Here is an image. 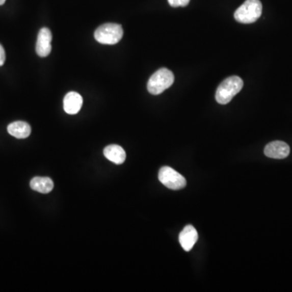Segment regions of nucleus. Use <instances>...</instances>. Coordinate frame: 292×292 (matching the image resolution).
<instances>
[{
  "label": "nucleus",
  "mask_w": 292,
  "mask_h": 292,
  "mask_svg": "<svg viewBox=\"0 0 292 292\" xmlns=\"http://www.w3.org/2000/svg\"><path fill=\"white\" fill-rule=\"evenodd\" d=\"M104 155L109 161L120 165L125 162L126 153L124 149L118 145H108L104 149Z\"/></svg>",
  "instance_id": "10"
},
{
  "label": "nucleus",
  "mask_w": 292,
  "mask_h": 292,
  "mask_svg": "<svg viewBox=\"0 0 292 292\" xmlns=\"http://www.w3.org/2000/svg\"><path fill=\"white\" fill-rule=\"evenodd\" d=\"M5 60H6V54H5V50H4L2 45L0 44V67L4 65V63H5Z\"/></svg>",
  "instance_id": "14"
},
{
  "label": "nucleus",
  "mask_w": 292,
  "mask_h": 292,
  "mask_svg": "<svg viewBox=\"0 0 292 292\" xmlns=\"http://www.w3.org/2000/svg\"><path fill=\"white\" fill-rule=\"evenodd\" d=\"M5 2H6V0H0V6L5 4Z\"/></svg>",
  "instance_id": "15"
},
{
  "label": "nucleus",
  "mask_w": 292,
  "mask_h": 292,
  "mask_svg": "<svg viewBox=\"0 0 292 292\" xmlns=\"http://www.w3.org/2000/svg\"><path fill=\"white\" fill-rule=\"evenodd\" d=\"M52 34L48 28H42L38 33L36 52L40 57H46L51 52Z\"/></svg>",
  "instance_id": "6"
},
{
  "label": "nucleus",
  "mask_w": 292,
  "mask_h": 292,
  "mask_svg": "<svg viewBox=\"0 0 292 292\" xmlns=\"http://www.w3.org/2000/svg\"><path fill=\"white\" fill-rule=\"evenodd\" d=\"M190 0H168L170 5L173 8L178 7H186L189 5Z\"/></svg>",
  "instance_id": "13"
},
{
  "label": "nucleus",
  "mask_w": 292,
  "mask_h": 292,
  "mask_svg": "<svg viewBox=\"0 0 292 292\" xmlns=\"http://www.w3.org/2000/svg\"><path fill=\"white\" fill-rule=\"evenodd\" d=\"M158 179L164 186L171 190H179L187 184L184 177L170 167H162L158 172Z\"/></svg>",
  "instance_id": "5"
},
{
  "label": "nucleus",
  "mask_w": 292,
  "mask_h": 292,
  "mask_svg": "<svg viewBox=\"0 0 292 292\" xmlns=\"http://www.w3.org/2000/svg\"><path fill=\"white\" fill-rule=\"evenodd\" d=\"M244 82L238 76H232L225 79L217 90L216 101L222 105L229 103L233 97L242 90Z\"/></svg>",
  "instance_id": "1"
},
{
  "label": "nucleus",
  "mask_w": 292,
  "mask_h": 292,
  "mask_svg": "<svg viewBox=\"0 0 292 292\" xmlns=\"http://www.w3.org/2000/svg\"><path fill=\"white\" fill-rule=\"evenodd\" d=\"M198 240V233L192 225H188L179 234V241L183 250L189 252Z\"/></svg>",
  "instance_id": "8"
},
{
  "label": "nucleus",
  "mask_w": 292,
  "mask_h": 292,
  "mask_svg": "<svg viewBox=\"0 0 292 292\" xmlns=\"http://www.w3.org/2000/svg\"><path fill=\"white\" fill-rule=\"evenodd\" d=\"M264 155L271 158H286L290 153V147L283 141H272L264 147Z\"/></svg>",
  "instance_id": "7"
},
{
  "label": "nucleus",
  "mask_w": 292,
  "mask_h": 292,
  "mask_svg": "<svg viewBox=\"0 0 292 292\" xmlns=\"http://www.w3.org/2000/svg\"><path fill=\"white\" fill-rule=\"evenodd\" d=\"M262 4L260 0H246L234 12V19L242 24H252L260 18Z\"/></svg>",
  "instance_id": "2"
},
{
  "label": "nucleus",
  "mask_w": 292,
  "mask_h": 292,
  "mask_svg": "<svg viewBox=\"0 0 292 292\" xmlns=\"http://www.w3.org/2000/svg\"><path fill=\"white\" fill-rule=\"evenodd\" d=\"M83 98L76 92H69L64 98V109L68 115H76L82 109Z\"/></svg>",
  "instance_id": "9"
},
{
  "label": "nucleus",
  "mask_w": 292,
  "mask_h": 292,
  "mask_svg": "<svg viewBox=\"0 0 292 292\" xmlns=\"http://www.w3.org/2000/svg\"><path fill=\"white\" fill-rule=\"evenodd\" d=\"M8 134L17 139H24L30 137L31 127L28 123L24 121H16L10 123L8 127Z\"/></svg>",
  "instance_id": "11"
},
{
  "label": "nucleus",
  "mask_w": 292,
  "mask_h": 292,
  "mask_svg": "<svg viewBox=\"0 0 292 292\" xmlns=\"http://www.w3.org/2000/svg\"><path fill=\"white\" fill-rule=\"evenodd\" d=\"M123 36L122 26L114 23L102 24L94 33L96 41L104 45H115L122 39Z\"/></svg>",
  "instance_id": "4"
},
{
  "label": "nucleus",
  "mask_w": 292,
  "mask_h": 292,
  "mask_svg": "<svg viewBox=\"0 0 292 292\" xmlns=\"http://www.w3.org/2000/svg\"><path fill=\"white\" fill-rule=\"evenodd\" d=\"M175 81L173 72L166 68H160L149 78L148 91L153 95H158L172 86Z\"/></svg>",
  "instance_id": "3"
},
{
  "label": "nucleus",
  "mask_w": 292,
  "mask_h": 292,
  "mask_svg": "<svg viewBox=\"0 0 292 292\" xmlns=\"http://www.w3.org/2000/svg\"><path fill=\"white\" fill-rule=\"evenodd\" d=\"M30 188L40 193H50L54 189V183L49 177H34L30 181Z\"/></svg>",
  "instance_id": "12"
}]
</instances>
